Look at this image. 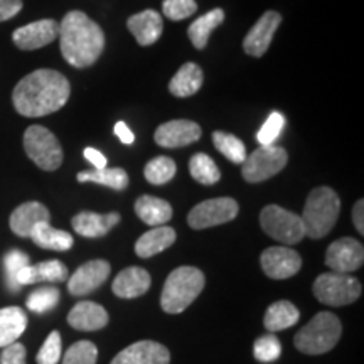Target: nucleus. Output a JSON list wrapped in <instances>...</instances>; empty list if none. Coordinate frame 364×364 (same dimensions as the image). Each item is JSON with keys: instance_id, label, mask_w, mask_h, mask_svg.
<instances>
[{"instance_id": "473e14b6", "label": "nucleus", "mask_w": 364, "mask_h": 364, "mask_svg": "<svg viewBox=\"0 0 364 364\" xmlns=\"http://www.w3.org/2000/svg\"><path fill=\"white\" fill-rule=\"evenodd\" d=\"M176 172H177L176 162L172 161L171 157L161 156L147 162V166H145L144 169V176L150 184L164 186L169 181L174 179Z\"/></svg>"}, {"instance_id": "20e7f679", "label": "nucleus", "mask_w": 364, "mask_h": 364, "mask_svg": "<svg viewBox=\"0 0 364 364\" xmlns=\"http://www.w3.org/2000/svg\"><path fill=\"white\" fill-rule=\"evenodd\" d=\"M206 277L196 267H179L167 277L161 295V307L167 314H181L203 292Z\"/></svg>"}, {"instance_id": "a19ab883", "label": "nucleus", "mask_w": 364, "mask_h": 364, "mask_svg": "<svg viewBox=\"0 0 364 364\" xmlns=\"http://www.w3.org/2000/svg\"><path fill=\"white\" fill-rule=\"evenodd\" d=\"M198 11L196 0H164L162 12L171 21H184Z\"/></svg>"}, {"instance_id": "2f4dec72", "label": "nucleus", "mask_w": 364, "mask_h": 364, "mask_svg": "<svg viewBox=\"0 0 364 364\" xmlns=\"http://www.w3.org/2000/svg\"><path fill=\"white\" fill-rule=\"evenodd\" d=\"M189 172L194 181L203 186H213L221 179V172L216 162L208 154H196L189 161Z\"/></svg>"}, {"instance_id": "412c9836", "label": "nucleus", "mask_w": 364, "mask_h": 364, "mask_svg": "<svg viewBox=\"0 0 364 364\" xmlns=\"http://www.w3.org/2000/svg\"><path fill=\"white\" fill-rule=\"evenodd\" d=\"M150 284H152V279L147 270L140 267H129L115 277L112 290L120 299H136L147 294Z\"/></svg>"}, {"instance_id": "39448f33", "label": "nucleus", "mask_w": 364, "mask_h": 364, "mask_svg": "<svg viewBox=\"0 0 364 364\" xmlns=\"http://www.w3.org/2000/svg\"><path fill=\"white\" fill-rule=\"evenodd\" d=\"M341 334L343 324L339 317L332 312H318L295 334L294 344L300 353L317 356L331 351L339 343Z\"/></svg>"}, {"instance_id": "cd10ccee", "label": "nucleus", "mask_w": 364, "mask_h": 364, "mask_svg": "<svg viewBox=\"0 0 364 364\" xmlns=\"http://www.w3.org/2000/svg\"><path fill=\"white\" fill-rule=\"evenodd\" d=\"M27 327V314L21 307L0 309V348L17 343Z\"/></svg>"}, {"instance_id": "b1692460", "label": "nucleus", "mask_w": 364, "mask_h": 364, "mask_svg": "<svg viewBox=\"0 0 364 364\" xmlns=\"http://www.w3.org/2000/svg\"><path fill=\"white\" fill-rule=\"evenodd\" d=\"M68 279V267L59 260H49L38 263V265H27L17 275V284L31 285L39 282H65Z\"/></svg>"}, {"instance_id": "f8f14e48", "label": "nucleus", "mask_w": 364, "mask_h": 364, "mask_svg": "<svg viewBox=\"0 0 364 364\" xmlns=\"http://www.w3.org/2000/svg\"><path fill=\"white\" fill-rule=\"evenodd\" d=\"M260 263L267 277L285 280L297 275L302 268V257L289 247H270L262 253Z\"/></svg>"}, {"instance_id": "1a4fd4ad", "label": "nucleus", "mask_w": 364, "mask_h": 364, "mask_svg": "<svg viewBox=\"0 0 364 364\" xmlns=\"http://www.w3.org/2000/svg\"><path fill=\"white\" fill-rule=\"evenodd\" d=\"M289 162V154L279 145H262L253 154L247 156L241 164V174L247 182H263L277 176Z\"/></svg>"}, {"instance_id": "58836bf2", "label": "nucleus", "mask_w": 364, "mask_h": 364, "mask_svg": "<svg viewBox=\"0 0 364 364\" xmlns=\"http://www.w3.org/2000/svg\"><path fill=\"white\" fill-rule=\"evenodd\" d=\"M285 129V117L280 112L270 113V117L267 118V122L263 127L258 130L257 140L260 145H273L277 142L282 132Z\"/></svg>"}, {"instance_id": "6e6552de", "label": "nucleus", "mask_w": 364, "mask_h": 364, "mask_svg": "<svg viewBox=\"0 0 364 364\" xmlns=\"http://www.w3.org/2000/svg\"><path fill=\"white\" fill-rule=\"evenodd\" d=\"M260 225L262 230L270 238L280 241V243L295 245L300 243L306 236V230H304L300 216L277 206V204H270V206L262 209Z\"/></svg>"}, {"instance_id": "ea45409f", "label": "nucleus", "mask_w": 364, "mask_h": 364, "mask_svg": "<svg viewBox=\"0 0 364 364\" xmlns=\"http://www.w3.org/2000/svg\"><path fill=\"white\" fill-rule=\"evenodd\" d=\"M63 351V343H61V334L58 331H53L48 336V339L44 341L43 348L39 349L36 361L38 364H58L61 359Z\"/></svg>"}, {"instance_id": "9b49d317", "label": "nucleus", "mask_w": 364, "mask_h": 364, "mask_svg": "<svg viewBox=\"0 0 364 364\" xmlns=\"http://www.w3.org/2000/svg\"><path fill=\"white\" fill-rule=\"evenodd\" d=\"M364 248L358 240L341 238L329 245L326 252V265L332 272L353 273L363 267Z\"/></svg>"}, {"instance_id": "dca6fc26", "label": "nucleus", "mask_w": 364, "mask_h": 364, "mask_svg": "<svg viewBox=\"0 0 364 364\" xmlns=\"http://www.w3.org/2000/svg\"><path fill=\"white\" fill-rule=\"evenodd\" d=\"M201 127L191 120H171L156 130V144L164 149H179L201 139Z\"/></svg>"}, {"instance_id": "c9c22d12", "label": "nucleus", "mask_w": 364, "mask_h": 364, "mask_svg": "<svg viewBox=\"0 0 364 364\" xmlns=\"http://www.w3.org/2000/svg\"><path fill=\"white\" fill-rule=\"evenodd\" d=\"M27 265H31L27 253L21 252V250H11V252L6 253V257H4V267H6L7 287L11 292L16 294L21 290L19 284H17V275Z\"/></svg>"}, {"instance_id": "4468645a", "label": "nucleus", "mask_w": 364, "mask_h": 364, "mask_svg": "<svg viewBox=\"0 0 364 364\" xmlns=\"http://www.w3.org/2000/svg\"><path fill=\"white\" fill-rule=\"evenodd\" d=\"M112 267L107 260H90L81 265L68 282V290L75 297L91 294L102 287L110 277Z\"/></svg>"}, {"instance_id": "5701e85b", "label": "nucleus", "mask_w": 364, "mask_h": 364, "mask_svg": "<svg viewBox=\"0 0 364 364\" xmlns=\"http://www.w3.org/2000/svg\"><path fill=\"white\" fill-rule=\"evenodd\" d=\"M177 238L176 230L171 226H156L136 240L135 253L140 258H150L171 248Z\"/></svg>"}, {"instance_id": "a18cd8bd", "label": "nucleus", "mask_w": 364, "mask_h": 364, "mask_svg": "<svg viewBox=\"0 0 364 364\" xmlns=\"http://www.w3.org/2000/svg\"><path fill=\"white\" fill-rule=\"evenodd\" d=\"M113 132H115V135L120 139L122 144H125V145L134 144L135 135H134V132L129 129V125H127L125 122H118V124H115V129H113Z\"/></svg>"}, {"instance_id": "c03bdc74", "label": "nucleus", "mask_w": 364, "mask_h": 364, "mask_svg": "<svg viewBox=\"0 0 364 364\" xmlns=\"http://www.w3.org/2000/svg\"><path fill=\"white\" fill-rule=\"evenodd\" d=\"M85 157H86V161L93 164L95 169H105V167H107V157H105L103 154L97 149L86 147L85 149Z\"/></svg>"}, {"instance_id": "f704fd0d", "label": "nucleus", "mask_w": 364, "mask_h": 364, "mask_svg": "<svg viewBox=\"0 0 364 364\" xmlns=\"http://www.w3.org/2000/svg\"><path fill=\"white\" fill-rule=\"evenodd\" d=\"M59 290L56 287H41V289H36L33 294L29 295L26 300V306L29 311L36 314H44L53 311L54 307L58 306L59 302Z\"/></svg>"}, {"instance_id": "c756f323", "label": "nucleus", "mask_w": 364, "mask_h": 364, "mask_svg": "<svg viewBox=\"0 0 364 364\" xmlns=\"http://www.w3.org/2000/svg\"><path fill=\"white\" fill-rule=\"evenodd\" d=\"M223 21H225V12H223V9H213V11L204 14V16L198 17L188 29V36L194 48H206L209 36H211V33L218 26L223 24Z\"/></svg>"}, {"instance_id": "a878e982", "label": "nucleus", "mask_w": 364, "mask_h": 364, "mask_svg": "<svg viewBox=\"0 0 364 364\" xmlns=\"http://www.w3.org/2000/svg\"><path fill=\"white\" fill-rule=\"evenodd\" d=\"M204 73L196 63H186L179 68L169 83V91L177 98H188L201 90Z\"/></svg>"}, {"instance_id": "6ab92c4d", "label": "nucleus", "mask_w": 364, "mask_h": 364, "mask_svg": "<svg viewBox=\"0 0 364 364\" xmlns=\"http://www.w3.org/2000/svg\"><path fill=\"white\" fill-rule=\"evenodd\" d=\"M127 27H129V31L134 34V38L140 46H150L161 39L164 21L161 14L152 11V9H147V11L134 14V16L129 17Z\"/></svg>"}, {"instance_id": "f03ea898", "label": "nucleus", "mask_w": 364, "mask_h": 364, "mask_svg": "<svg viewBox=\"0 0 364 364\" xmlns=\"http://www.w3.org/2000/svg\"><path fill=\"white\" fill-rule=\"evenodd\" d=\"M58 38L63 58L75 68L93 66L105 49L102 27L81 11H71L63 17Z\"/></svg>"}, {"instance_id": "79ce46f5", "label": "nucleus", "mask_w": 364, "mask_h": 364, "mask_svg": "<svg viewBox=\"0 0 364 364\" xmlns=\"http://www.w3.org/2000/svg\"><path fill=\"white\" fill-rule=\"evenodd\" d=\"M4 351L0 354V364H26V348L24 344L14 343L11 346L2 348Z\"/></svg>"}, {"instance_id": "423d86ee", "label": "nucleus", "mask_w": 364, "mask_h": 364, "mask_svg": "<svg viewBox=\"0 0 364 364\" xmlns=\"http://www.w3.org/2000/svg\"><path fill=\"white\" fill-rule=\"evenodd\" d=\"M361 290L359 280L349 273H322L314 282V295L318 302L331 307H343L356 302Z\"/></svg>"}, {"instance_id": "a211bd4d", "label": "nucleus", "mask_w": 364, "mask_h": 364, "mask_svg": "<svg viewBox=\"0 0 364 364\" xmlns=\"http://www.w3.org/2000/svg\"><path fill=\"white\" fill-rule=\"evenodd\" d=\"M49 221H51L49 209L38 201H29L14 209L11 220H9V225H11V230L17 236H21V238H29L36 225Z\"/></svg>"}, {"instance_id": "4be33fe9", "label": "nucleus", "mask_w": 364, "mask_h": 364, "mask_svg": "<svg viewBox=\"0 0 364 364\" xmlns=\"http://www.w3.org/2000/svg\"><path fill=\"white\" fill-rule=\"evenodd\" d=\"M118 223H120L118 213L98 215V213L83 211L71 220L76 233L85 236V238H102V236L110 233L112 228H115Z\"/></svg>"}, {"instance_id": "393cba45", "label": "nucleus", "mask_w": 364, "mask_h": 364, "mask_svg": "<svg viewBox=\"0 0 364 364\" xmlns=\"http://www.w3.org/2000/svg\"><path fill=\"white\" fill-rule=\"evenodd\" d=\"M136 216L142 220L145 225L156 228L164 226L171 221L172 218V206L167 201H164L156 196H142L135 203Z\"/></svg>"}, {"instance_id": "37998d69", "label": "nucleus", "mask_w": 364, "mask_h": 364, "mask_svg": "<svg viewBox=\"0 0 364 364\" xmlns=\"http://www.w3.org/2000/svg\"><path fill=\"white\" fill-rule=\"evenodd\" d=\"M22 11V0H0V22H6Z\"/></svg>"}, {"instance_id": "49530a36", "label": "nucleus", "mask_w": 364, "mask_h": 364, "mask_svg": "<svg viewBox=\"0 0 364 364\" xmlns=\"http://www.w3.org/2000/svg\"><path fill=\"white\" fill-rule=\"evenodd\" d=\"M363 215H364V201L363 199H359V201L354 204V208H353V223H354V226H356L359 235H364Z\"/></svg>"}, {"instance_id": "72a5a7b5", "label": "nucleus", "mask_w": 364, "mask_h": 364, "mask_svg": "<svg viewBox=\"0 0 364 364\" xmlns=\"http://www.w3.org/2000/svg\"><path fill=\"white\" fill-rule=\"evenodd\" d=\"M215 147L225 156L228 161L233 164H243L247 159V147L238 136L226 134V132H215L213 134Z\"/></svg>"}, {"instance_id": "4c0bfd02", "label": "nucleus", "mask_w": 364, "mask_h": 364, "mask_svg": "<svg viewBox=\"0 0 364 364\" xmlns=\"http://www.w3.org/2000/svg\"><path fill=\"white\" fill-rule=\"evenodd\" d=\"M282 344L277 336L267 334L255 341L253 356L260 363H273L280 358Z\"/></svg>"}, {"instance_id": "bb28decb", "label": "nucleus", "mask_w": 364, "mask_h": 364, "mask_svg": "<svg viewBox=\"0 0 364 364\" xmlns=\"http://www.w3.org/2000/svg\"><path fill=\"white\" fill-rule=\"evenodd\" d=\"M31 240L38 245L39 248L53 250V252H68L73 248V236L68 231L56 230L51 226V223H39L34 226Z\"/></svg>"}, {"instance_id": "ddd939ff", "label": "nucleus", "mask_w": 364, "mask_h": 364, "mask_svg": "<svg viewBox=\"0 0 364 364\" xmlns=\"http://www.w3.org/2000/svg\"><path fill=\"white\" fill-rule=\"evenodd\" d=\"M59 24L53 19H41L14 31L12 41L22 51H36L58 39Z\"/></svg>"}, {"instance_id": "f257e3e1", "label": "nucleus", "mask_w": 364, "mask_h": 364, "mask_svg": "<svg viewBox=\"0 0 364 364\" xmlns=\"http://www.w3.org/2000/svg\"><path fill=\"white\" fill-rule=\"evenodd\" d=\"M71 95L65 75L54 70H36L14 88L12 103L22 117L39 118L61 110Z\"/></svg>"}, {"instance_id": "0eeeda50", "label": "nucleus", "mask_w": 364, "mask_h": 364, "mask_svg": "<svg viewBox=\"0 0 364 364\" xmlns=\"http://www.w3.org/2000/svg\"><path fill=\"white\" fill-rule=\"evenodd\" d=\"M24 150L27 157L39 169L53 172L61 167L63 149L56 135L43 125H31L24 134Z\"/></svg>"}, {"instance_id": "2eb2a0df", "label": "nucleus", "mask_w": 364, "mask_h": 364, "mask_svg": "<svg viewBox=\"0 0 364 364\" xmlns=\"http://www.w3.org/2000/svg\"><path fill=\"white\" fill-rule=\"evenodd\" d=\"M282 22V16L275 11H267L260 19L257 21L247 38L243 41V49L245 53L250 54L253 58H262L263 54L270 48L273 36H275L277 29H279Z\"/></svg>"}, {"instance_id": "c85d7f7f", "label": "nucleus", "mask_w": 364, "mask_h": 364, "mask_svg": "<svg viewBox=\"0 0 364 364\" xmlns=\"http://www.w3.org/2000/svg\"><path fill=\"white\" fill-rule=\"evenodd\" d=\"M300 318L299 309L289 300H279L267 309L263 324L268 332H279L295 326Z\"/></svg>"}, {"instance_id": "7ed1b4c3", "label": "nucleus", "mask_w": 364, "mask_h": 364, "mask_svg": "<svg viewBox=\"0 0 364 364\" xmlns=\"http://www.w3.org/2000/svg\"><path fill=\"white\" fill-rule=\"evenodd\" d=\"M339 213L341 199L334 189L326 188V186L312 189L300 216L306 236L312 240L324 238L338 223Z\"/></svg>"}, {"instance_id": "f3484780", "label": "nucleus", "mask_w": 364, "mask_h": 364, "mask_svg": "<svg viewBox=\"0 0 364 364\" xmlns=\"http://www.w3.org/2000/svg\"><path fill=\"white\" fill-rule=\"evenodd\" d=\"M171 353L156 341H139L113 358L110 364H169Z\"/></svg>"}, {"instance_id": "aec40b11", "label": "nucleus", "mask_w": 364, "mask_h": 364, "mask_svg": "<svg viewBox=\"0 0 364 364\" xmlns=\"http://www.w3.org/2000/svg\"><path fill=\"white\" fill-rule=\"evenodd\" d=\"M108 321H110L108 312L102 306L90 302V300L78 302L68 314V324L76 331H100L108 324Z\"/></svg>"}, {"instance_id": "9d476101", "label": "nucleus", "mask_w": 364, "mask_h": 364, "mask_svg": "<svg viewBox=\"0 0 364 364\" xmlns=\"http://www.w3.org/2000/svg\"><path fill=\"white\" fill-rule=\"evenodd\" d=\"M240 206L233 198H215L199 203L191 209L188 225L193 230H206V228L220 226L233 221L238 216Z\"/></svg>"}, {"instance_id": "7c9ffc66", "label": "nucleus", "mask_w": 364, "mask_h": 364, "mask_svg": "<svg viewBox=\"0 0 364 364\" xmlns=\"http://www.w3.org/2000/svg\"><path fill=\"white\" fill-rule=\"evenodd\" d=\"M78 182H97V184L107 186V188L115 191H124L129 186V174L120 167H105V169H93V171H81Z\"/></svg>"}, {"instance_id": "e433bc0d", "label": "nucleus", "mask_w": 364, "mask_h": 364, "mask_svg": "<svg viewBox=\"0 0 364 364\" xmlns=\"http://www.w3.org/2000/svg\"><path fill=\"white\" fill-rule=\"evenodd\" d=\"M98 349L91 341H78L65 353L63 364H97Z\"/></svg>"}]
</instances>
